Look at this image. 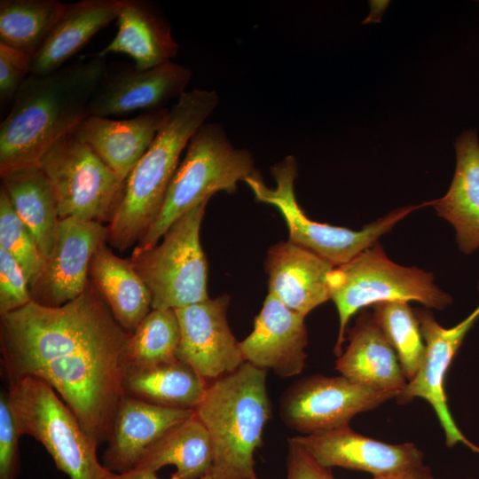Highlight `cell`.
I'll list each match as a JSON object with an SVG mask.
<instances>
[{
    "mask_svg": "<svg viewBox=\"0 0 479 479\" xmlns=\"http://www.w3.org/2000/svg\"><path fill=\"white\" fill-rule=\"evenodd\" d=\"M114 479H161L156 475V472H152L148 470L134 468L128 472L117 474L115 473ZM170 479H178L177 477L171 476ZM198 479H214L211 475H208L201 478Z\"/></svg>",
    "mask_w": 479,
    "mask_h": 479,
    "instance_id": "cell-38",
    "label": "cell"
},
{
    "mask_svg": "<svg viewBox=\"0 0 479 479\" xmlns=\"http://www.w3.org/2000/svg\"><path fill=\"white\" fill-rule=\"evenodd\" d=\"M104 58L93 57L45 75H30L0 125V176L38 165L45 152L89 115L107 75Z\"/></svg>",
    "mask_w": 479,
    "mask_h": 479,
    "instance_id": "cell-2",
    "label": "cell"
},
{
    "mask_svg": "<svg viewBox=\"0 0 479 479\" xmlns=\"http://www.w3.org/2000/svg\"><path fill=\"white\" fill-rule=\"evenodd\" d=\"M255 172L251 152L236 148L223 125L203 123L186 146L156 219L132 252L155 247L168 229L190 209L217 192H235L238 182H245Z\"/></svg>",
    "mask_w": 479,
    "mask_h": 479,
    "instance_id": "cell-5",
    "label": "cell"
},
{
    "mask_svg": "<svg viewBox=\"0 0 479 479\" xmlns=\"http://www.w3.org/2000/svg\"><path fill=\"white\" fill-rule=\"evenodd\" d=\"M31 75V57L0 43V101L14 99L19 89Z\"/></svg>",
    "mask_w": 479,
    "mask_h": 479,
    "instance_id": "cell-35",
    "label": "cell"
},
{
    "mask_svg": "<svg viewBox=\"0 0 479 479\" xmlns=\"http://www.w3.org/2000/svg\"><path fill=\"white\" fill-rule=\"evenodd\" d=\"M373 316L394 349L407 381L422 365L426 345L415 310L408 302H383L373 305Z\"/></svg>",
    "mask_w": 479,
    "mask_h": 479,
    "instance_id": "cell-31",
    "label": "cell"
},
{
    "mask_svg": "<svg viewBox=\"0 0 479 479\" xmlns=\"http://www.w3.org/2000/svg\"><path fill=\"white\" fill-rule=\"evenodd\" d=\"M328 286L330 299L339 316L334 348L338 357L342 353L350 318L366 306L415 301L428 309L444 310L452 302L451 295L435 284L432 273L392 262L379 242L349 262L334 267L328 275Z\"/></svg>",
    "mask_w": 479,
    "mask_h": 479,
    "instance_id": "cell-6",
    "label": "cell"
},
{
    "mask_svg": "<svg viewBox=\"0 0 479 479\" xmlns=\"http://www.w3.org/2000/svg\"><path fill=\"white\" fill-rule=\"evenodd\" d=\"M334 268L320 255L289 240L277 243L268 250L265 261L268 293L306 317L330 300L328 275Z\"/></svg>",
    "mask_w": 479,
    "mask_h": 479,
    "instance_id": "cell-19",
    "label": "cell"
},
{
    "mask_svg": "<svg viewBox=\"0 0 479 479\" xmlns=\"http://www.w3.org/2000/svg\"><path fill=\"white\" fill-rule=\"evenodd\" d=\"M1 187L16 214L30 230L43 256L48 259L60 219L46 175L39 165L17 169L1 175Z\"/></svg>",
    "mask_w": 479,
    "mask_h": 479,
    "instance_id": "cell-26",
    "label": "cell"
},
{
    "mask_svg": "<svg viewBox=\"0 0 479 479\" xmlns=\"http://www.w3.org/2000/svg\"><path fill=\"white\" fill-rule=\"evenodd\" d=\"M191 77L189 68L173 61L146 70L107 73L91 99L89 115L110 118L165 108L186 92Z\"/></svg>",
    "mask_w": 479,
    "mask_h": 479,
    "instance_id": "cell-17",
    "label": "cell"
},
{
    "mask_svg": "<svg viewBox=\"0 0 479 479\" xmlns=\"http://www.w3.org/2000/svg\"><path fill=\"white\" fill-rule=\"evenodd\" d=\"M415 314L426 345L425 357L416 375L407 381L396 399L403 404L416 397L424 399L433 408L448 447L461 443L479 453V446L470 442L454 421L444 385L447 371L465 336L479 318V305L462 321L449 328L442 326L427 310H417Z\"/></svg>",
    "mask_w": 479,
    "mask_h": 479,
    "instance_id": "cell-12",
    "label": "cell"
},
{
    "mask_svg": "<svg viewBox=\"0 0 479 479\" xmlns=\"http://www.w3.org/2000/svg\"><path fill=\"white\" fill-rule=\"evenodd\" d=\"M397 396L396 392L356 383L342 375L313 374L297 380L283 393L279 415L289 428L312 435L349 426L355 415Z\"/></svg>",
    "mask_w": 479,
    "mask_h": 479,
    "instance_id": "cell-11",
    "label": "cell"
},
{
    "mask_svg": "<svg viewBox=\"0 0 479 479\" xmlns=\"http://www.w3.org/2000/svg\"><path fill=\"white\" fill-rule=\"evenodd\" d=\"M287 442V479H335L329 468L319 465L301 446Z\"/></svg>",
    "mask_w": 479,
    "mask_h": 479,
    "instance_id": "cell-36",
    "label": "cell"
},
{
    "mask_svg": "<svg viewBox=\"0 0 479 479\" xmlns=\"http://www.w3.org/2000/svg\"><path fill=\"white\" fill-rule=\"evenodd\" d=\"M266 374L245 362L214 380L194 409L211 440L214 479H259L254 454L271 416Z\"/></svg>",
    "mask_w": 479,
    "mask_h": 479,
    "instance_id": "cell-4",
    "label": "cell"
},
{
    "mask_svg": "<svg viewBox=\"0 0 479 479\" xmlns=\"http://www.w3.org/2000/svg\"><path fill=\"white\" fill-rule=\"evenodd\" d=\"M288 439L329 469L339 467L375 477L423 465L424 453L412 443L388 444L358 434L349 426Z\"/></svg>",
    "mask_w": 479,
    "mask_h": 479,
    "instance_id": "cell-15",
    "label": "cell"
},
{
    "mask_svg": "<svg viewBox=\"0 0 479 479\" xmlns=\"http://www.w3.org/2000/svg\"><path fill=\"white\" fill-rule=\"evenodd\" d=\"M180 342L175 310H155L139 323L128 340L130 368H144L174 361Z\"/></svg>",
    "mask_w": 479,
    "mask_h": 479,
    "instance_id": "cell-30",
    "label": "cell"
},
{
    "mask_svg": "<svg viewBox=\"0 0 479 479\" xmlns=\"http://www.w3.org/2000/svg\"><path fill=\"white\" fill-rule=\"evenodd\" d=\"M117 32L97 55L110 53L130 56L137 70H146L172 61L179 45L170 26L154 7L145 1L123 0L116 19Z\"/></svg>",
    "mask_w": 479,
    "mask_h": 479,
    "instance_id": "cell-24",
    "label": "cell"
},
{
    "mask_svg": "<svg viewBox=\"0 0 479 479\" xmlns=\"http://www.w3.org/2000/svg\"><path fill=\"white\" fill-rule=\"evenodd\" d=\"M208 384L193 368L176 359L144 368H129L124 387L127 395L158 405L194 410Z\"/></svg>",
    "mask_w": 479,
    "mask_h": 479,
    "instance_id": "cell-28",
    "label": "cell"
},
{
    "mask_svg": "<svg viewBox=\"0 0 479 479\" xmlns=\"http://www.w3.org/2000/svg\"><path fill=\"white\" fill-rule=\"evenodd\" d=\"M276 181L268 187L257 171L247 177V184L255 199L274 206L282 215L289 232L288 240L320 255L334 267L342 265L366 248L412 211L426 204L410 205L395 209L383 217L366 224L360 231L312 221L299 206L294 193L297 164L293 156L271 168Z\"/></svg>",
    "mask_w": 479,
    "mask_h": 479,
    "instance_id": "cell-8",
    "label": "cell"
},
{
    "mask_svg": "<svg viewBox=\"0 0 479 479\" xmlns=\"http://www.w3.org/2000/svg\"><path fill=\"white\" fill-rule=\"evenodd\" d=\"M468 479H475V478H468Z\"/></svg>",
    "mask_w": 479,
    "mask_h": 479,
    "instance_id": "cell-39",
    "label": "cell"
},
{
    "mask_svg": "<svg viewBox=\"0 0 479 479\" xmlns=\"http://www.w3.org/2000/svg\"><path fill=\"white\" fill-rule=\"evenodd\" d=\"M7 392L0 395V479H17L20 437Z\"/></svg>",
    "mask_w": 479,
    "mask_h": 479,
    "instance_id": "cell-34",
    "label": "cell"
},
{
    "mask_svg": "<svg viewBox=\"0 0 479 479\" xmlns=\"http://www.w3.org/2000/svg\"><path fill=\"white\" fill-rule=\"evenodd\" d=\"M218 105L215 90L193 89L169 109L153 142L125 181L122 200L107 224L106 242L112 247L129 249L156 219L182 152Z\"/></svg>",
    "mask_w": 479,
    "mask_h": 479,
    "instance_id": "cell-3",
    "label": "cell"
},
{
    "mask_svg": "<svg viewBox=\"0 0 479 479\" xmlns=\"http://www.w3.org/2000/svg\"><path fill=\"white\" fill-rule=\"evenodd\" d=\"M20 434L34 437L70 479H114L97 446L54 389L35 376L9 381L7 391Z\"/></svg>",
    "mask_w": 479,
    "mask_h": 479,
    "instance_id": "cell-7",
    "label": "cell"
},
{
    "mask_svg": "<svg viewBox=\"0 0 479 479\" xmlns=\"http://www.w3.org/2000/svg\"><path fill=\"white\" fill-rule=\"evenodd\" d=\"M373 479H436L431 469L423 465L396 473L375 476Z\"/></svg>",
    "mask_w": 479,
    "mask_h": 479,
    "instance_id": "cell-37",
    "label": "cell"
},
{
    "mask_svg": "<svg viewBox=\"0 0 479 479\" xmlns=\"http://www.w3.org/2000/svg\"><path fill=\"white\" fill-rule=\"evenodd\" d=\"M123 0H82L65 4L47 37L31 58V75L67 65L98 31L116 20Z\"/></svg>",
    "mask_w": 479,
    "mask_h": 479,
    "instance_id": "cell-23",
    "label": "cell"
},
{
    "mask_svg": "<svg viewBox=\"0 0 479 479\" xmlns=\"http://www.w3.org/2000/svg\"><path fill=\"white\" fill-rule=\"evenodd\" d=\"M31 301L24 271L7 252L0 248V315L20 309Z\"/></svg>",
    "mask_w": 479,
    "mask_h": 479,
    "instance_id": "cell-33",
    "label": "cell"
},
{
    "mask_svg": "<svg viewBox=\"0 0 479 479\" xmlns=\"http://www.w3.org/2000/svg\"><path fill=\"white\" fill-rule=\"evenodd\" d=\"M346 334L349 343L335 364L340 374L356 383L399 395L407 380L373 313L361 310Z\"/></svg>",
    "mask_w": 479,
    "mask_h": 479,
    "instance_id": "cell-21",
    "label": "cell"
},
{
    "mask_svg": "<svg viewBox=\"0 0 479 479\" xmlns=\"http://www.w3.org/2000/svg\"><path fill=\"white\" fill-rule=\"evenodd\" d=\"M304 318L268 293L252 332L240 342L245 362L271 369L282 378L300 374L307 357Z\"/></svg>",
    "mask_w": 479,
    "mask_h": 479,
    "instance_id": "cell-16",
    "label": "cell"
},
{
    "mask_svg": "<svg viewBox=\"0 0 479 479\" xmlns=\"http://www.w3.org/2000/svg\"><path fill=\"white\" fill-rule=\"evenodd\" d=\"M129 337L90 280L78 297L61 306L32 300L0 319L2 363L9 381L51 360L127 349Z\"/></svg>",
    "mask_w": 479,
    "mask_h": 479,
    "instance_id": "cell-1",
    "label": "cell"
},
{
    "mask_svg": "<svg viewBox=\"0 0 479 479\" xmlns=\"http://www.w3.org/2000/svg\"><path fill=\"white\" fill-rule=\"evenodd\" d=\"M64 4L57 0H1L0 43L32 58L57 21Z\"/></svg>",
    "mask_w": 479,
    "mask_h": 479,
    "instance_id": "cell-29",
    "label": "cell"
},
{
    "mask_svg": "<svg viewBox=\"0 0 479 479\" xmlns=\"http://www.w3.org/2000/svg\"><path fill=\"white\" fill-rule=\"evenodd\" d=\"M89 276L118 324L132 334L152 310V296L130 260L105 243L91 259Z\"/></svg>",
    "mask_w": 479,
    "mask_h": 479,
    "instance_id": "cell-25",
    "label": "cell"
},
{
    "mask_svg": "<svg viewBox=\"0 0 479 479\" xmlns=\"http://www.w3.org/2000/svg\"><path fill=\"white\" fill-rule=\"evenodd\" d=\"M206 200L178 218L162 240L129 258L152 296V309L177 310L208 300V264L200 242Z\"/></svg>",
    "mask_w": 479,
    "mask_h": 479,
    "instance_id": "cell-9",
    "label": "cell"
},
{
    "mask_svg": "<svg viewBox=\"0 0 479 479\" xmlns=\"http://www.w3.org/2000/svg\"><path fill=\"white\" fill-rule=\"evenodd\" d=\"M106 241L107 225L60 219L51 255L30 287L32 300L58 307L78 297L90 283V265L96 250Z\"/></svg>",
    "mask_w": 479,
    "mask_h": 479,
    "instance_id": "cell-13",
    "label": "cell"
},
{
    "mask_svg": "<svg viewBox=\"0 0 479 479\" xmlns=\"http://www.w3.org/2000/svg\"><path fill=\"white\" fill-rule=\"evenodd\" d=\"M193 413L194 410L165 407L124 396L114 416L103 465L117 474L134 469L152 444Z\"/></svg>",
    "mask_w": 479,
    "mask_h": 479,
    "instance_id": "cell-20",
    "label": "cell"
},
{
    "mask_svg": "<svg viewBox=\"0 0 479 479\" xmlns=\"http://www.w3.org/2000/svg\"><path fill=\"white\" fill-rule=\"evenodd\" d=\"M229 301L225 294L175 310L180 327L177 358L205 380H216L245 363L228 325Z\"/></svg>",
    "mask_w": 479,
    "mask_h": 479,
    "instance_id": "cell-14",
    "label": "cell"
},
{
    "mask_svg": "<svg viewBox=\"0 0 479 479\" xmlns=\"http://www.w3.org/2000/svg\"><path fill=\"white\" fill-rule=\"evenodd\" d=\"M0 248L21 267L30 287L40 276L45 259L27 226L14 211L5 192L0 189Z\"/></svg>",
    "mask_w": 479,
    "mask_h": 479,
    "instance_id": "cell-32",
    "label": "cell"
},
{
    "mask_svg": "<svg viewBox=\"0 0 479 479\" xmlns=\"http://www.w3.org/2000/svg\"><path fill=\"white\" fill-rule=\"evenodd\" d=\"M456 168L445 195L431 200L437 215L455 229L459 250L469 255L479 248V140L474 130L455 141Z\"/></svg>",
    "mask_w": 479,
    "mask_h": 479,
    "instance_id": "cell-22",
    "label": "cell"
},
{
    "mask_svg": "<svg viewBox=\"0 0 479 479\" xmlns=\"http://www.w3.org/2000/svg\"><path fill=\"white\" fill-rule=\"evenodd\" d=\"M165 107L122 120L88 115L71 132L123 182L153 142L168 118Z\"/></svg>",
    "mask_w": 479,
    "mask_h": 479,
    "instance_id": "cell-18",
    "label": "cell"
},
{
    "mask_svg": "<svg viewBox=\"0 0 479 479\" xmlns=\"http://www.w3.org/2000/svg\"><path fill=\"white\" fill-rule=\"evenodd\" d=\"M213 449L208 432L195 412L166 431L144 452L135 468L156 472L174 465L172 476L198 479L210 475Z\"/></svg>",
    "mask_w": 479,
    "mask_h": 479,
    "instance_id": "cell-27",
    "label": "cell"
},
{
    "mask_svg": "<svg viewBox=\"0 0 479 479\" xmlns=\"http://www.w3.org/2000/svg\"><path fill=\"white\" fill-rule=\"evenodd\" d=\"M38 165L51 185L59 219L111 221L125 182L86 144L70 133L56 141Z\"/></svg>",
    "mask_w": 479,
    "mask_h": 479,
    "instance_id": "cell-10",
    "label": "cell"
}]
</instances>
